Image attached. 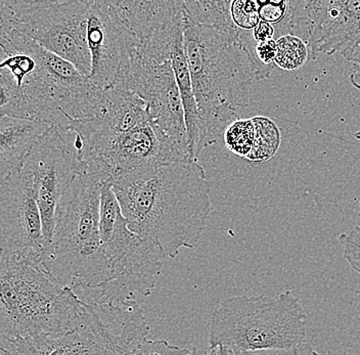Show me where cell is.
<instances>
[{
    "instance_id": "obj_31",
    "label": "cell",
    "mask_w": 360,
    "mask_h": 355,
    "mask_svg": "<svg viewBox=\"0 0 360 355\" xmlns=\"http://www.w3.org/2000/svg\"><path fill=\"white\" fill-rule=\"evenodd\" d=\"M11 28H13V26H11V21L0 17V44H1L2 39L10 32Z\"/></svg>"
},
{
    "instance_id": "obj_3",
    "label": "cell",
    "mask_w": 360,
    "mask_h": 355,
    "mask_svg": "<svg viewBox=\"0 0 360 355\" xmlns=\"http://www.w3.org/2000/svg\"><path fill=\"white\" fill-rule=\"evenodd\" d=\"M85 309L46 269L44 255L0 250V354L19 339L71 331Z\"/></svg>"
},
{
    "instance_id": "obj_19",
    "label": "cell",
    "mask_w": 360,
    "mask_h": 355,
    "mask_svg": "<svg viewBox=\"0 0 360 355\" xmlns=\"http://www.w3.org/2000/svg\"><path fill=\"white\" fill-rule=\"evenodd\" d=\"M186 15L193 21L219 28H233L231 15L233 0H184Z\"/></svg>"
},
{
    "instance_id": "obj_26",
    "label": "cell",
    "mask_w": 360,
    "mask_h": 355,
    "mask_svg": "<svg viewBox=\"0 0 360 355\" xmlns=\"http://www.w3.org/2000/svg\"><path fill=\"white\" fill-rule=\"evenodd\" d=\"M256 4L260 20L272 25L283 21L289 10V0H256Z\"/></svg>"
},
{
    "instance_id": "obj_13",
    "label": "cell",
    "mask_w": 360,
    "mask_h": 355,
    "mask_svg": "<svg viewBox=\"0 0 360 355\" xmlns=\"http://www.w3.org/2000/svg\"><path fill=\"white\" fill-rule=\"evenodd\" d=\"M87 42L91 53L89 77L101 89H109L122 78L139 44L116 8L101 0H89Z\"/></svg>"
},
{
    "instance_id": "obj_7",
    "label": "cell",
    "mask_w": 360,
    "mask_h": 355,
    "mask_svg": "<svg viewBox=\"0 0 360 355\" xmlns=\"http://www.w3.org/2000/svg\"><path fill=\"white\" fill-rule=\"evenodd\" d=\"M85 172L101 184L161 162L188 160V153L168 138L152 117L130 128H114L91 119L70 121Z\"/></svg>"
},
{
    "instance_id": "obj_29",
    "label": "cell",
    "mask_w": 360,
    "mask_h": 355,
    "mask_svg": "<svg viewBox=\"0 0 360 355\" xmlns=\"http://www.w3.org/2000/svg\"><path fill=\"white\" fill-rule=\"evenodd\" d=\"M252 31H253L252 37H253L254 41H256V44L274 39V33H276L272 24L267 23V22L262 21V20H260L257 26Z\"/></svg>"
},
{
    "instance_id": "obj_24",
    "label": "cell",
    "mask_w": 360,
    "mask_h": 355,
    "mask_svg": "<svg viewBox=\"0 0 360 355\" xmlns=\"http://www.w3.org/2000/svg\"><path fill=\"white\" fill-rule=\"evenodd\" d=\"M231 15L233 24L240 30H253L260 22L256 0H233Z\"/></svg>"
},
{
    "instance_id": "obj_6",
    "label": "cell",
    "mask_w": 360,
    "mask_h": 355,
    "mask_svg": "<svg viewBox=\"0 0 360 355\" xmlns=\"http://www.w3.org/2000/svg\"><path fill=\"white\" fill-rule=\"evenodd\" d=\"M85 303L77 327L60 336L26 337L11 343L6 354H193V349L150 340L143 309L134 298Z\"/></svg>"
},
{
    "instance_id": "obj_5",
    "label": "cell",
    "mask_w": 360,
    "mask_h": 355,
    "mask_svg": "<svg viewBox=\"0 0 360 355\" xmlns=\"http://www.w3.org/2000/svg\"><path fill=\"white\" fill-rule=\"evenodd\" d=\"M101 188L89 173H79L58 202L53 239L44 251L46 269L81 300L109 280L101 231Z\"/></svg>"
},
{
    "instance_id": "obj_10",
    "label": "cell",
    "mask_w": 360,
    "mask_h": 355,
    "mask_svg": "<svg viewBox=\"0 0 360 355\" xmlns=\"http://www.w3.org/2000/svg\"><path fill=\"white\" fill-rule=\"evenodd\" d=\"M22 168L32 176L46 249L53 239L58 202L73 179L85 172L75 132L56 125L47 128L29 150Z\"/></svg>"
},
{
    "instance_id": "obj_27",
    "label": "cell",
    "mask_w": 360,
    "mask_h": 355,
    "mask_svg": "<svg viewBox=\"0 0 360 355\" xmlns=\"http://www.w3.org/2000/svg\"><path fill=\"white\" fill-rule=\"evenodd\" d=\"M276 40L270 39L267 41L258 42L254 47V51H255L256 58H258L259 62L264 66L270 67V68L276 69V64H274V60H276Z\"/></svg>"
},
{
    "instance_id": "obj_18",
    "label": "cell",
    "mask_w": 360,
    "mask_h": 355,
    "mask_svg": "<svg viewBox=\"0 0 360 355\" xmlns=\"http://www.w3.org/2000/svg\"><path fill=\"white\" fill-rule=\"evenodd\" d=\"M328 1L330 0H289L288 30L290 34L302 38L309 51L314 46Z\"/></svg>"
},
{
    "instance_id": "obj_9",
    "label": "cell",
    "mask_w": 360,
    "mask_h": 355,
    "mask_svg": "<svg viewBox=\"0 0 360 355\" xmlns=\"http://www.w3.org/2000/svg\"><path fill=\"white\" fill-rule=\"evenodd\" d=\"M89 0H18L11 23L15 31L89 76Z\"/></svg>"
},
{
    "instance_id": "obj_15",
    "label": "cell",
    "mask_w": 360,
    "mask_h": 355,
    "mask_svg": "<svg viewBox=\"0 0 360 355\" xmlns=\"http://www.w3.org/2000/svg\"><path fill=\"white\" fill-rule=\"evenodd\" d=\"M360 42V0H330L310 49L314 60L321 53L347 55Z\"/></svg>"
},
{
    "instance_id": "obj_32",
    "label": "cell",
    "mask_w": 360,
    "mask_h": 355,
    "mask_svg": "<svg viewBox=\"0 0 360 355\" xmlns=\"http://www.w3.org/2000/svg\"><path fill=\"white\" fill-rule=\"evenodd\" d=\"M101 1L105 2V4H110L112 8H118L121 4H123L125 0H101Z\"/></svg>"
},
{
    "instance_id": "obj_1",
    "label": "cell",
    "mask_w": 360,
    "mask_h": 355,
    "mask_svg": "<svg viewBox=\"0 0 360 355\" xmlns=\"http://www.w3.org/2000/svg\"><path fill=\"white\" fill-rule=\"evenodd\" d=\"M128 226L167 258L195 249L212 213L211 186L197 160L148 164L112 181Z\"/></svg>"
},
{
    "instance_id": "obj_17",
    "label": "cell",
    "mask_w": 360,
    "mask_h": 355,
    "mask_svg": "<svg viewBox=\"0 0 360 355\" xmlns=\"http://www.w3.org/2000/svg\"><path fill=\"white\" fill-rule=\"evenodd\" d=\"M171 60L176 78L182 105H184V120H186V134H188V153L191 160H197L198 141H199V112L193 93L191 83L190 67L184 47V37L179 38L174 44L171 53Z\"/></svg>"
},
{
    "instance_id": "obj_8",
    "label": "cell",
    "mask_w": 360,
    "mask_h": 355,
    "mask_svg": "<svg viewBox=\"0 0 360 355\" xmlns=\"http://www.w3.org/2000/svg\"><path fill=\"white\" fill-rule=\"evenodd\" d=\"M101 231L109 280L89 292L83 302L150 296L167 257L159 245L129 228L111 183L101 184Z\"/></svg>"
},
{
    "instance_id": "obj_12",
    "label": "cell",
    "mask_w": 360,
    "mask_h": 355,
    "mask_svg": "<svg viewBox=\"0 0 360 355\" xmlns=\"http://www.w3.org/2000/svg\"><path fill=\"white\" fill-rule=\"evenodd\" d=\"M0 250L44 256L41 214L32 176L22 167L0 181Z\"/></svg>"
},
{
    "instance_id": "obj_34",
    "label": "cell",
    "mask_w": 360,
    "mask_h": 355,
    "mask_svg": "<svg viewBox=\"0 0 360 355\" xmlns=\"http://www.w3.org/2000/svg\"><path fill=\"white\" fill-rule=\"evenodd\" d=\"M359 214L360 217V198H359Z\"/></svg>"
},
{
    "instance_id": "obj_11",
    "label": "cell",
    "mask_w": 360,
    "mask_h": 355,
    "mask_svg": "<svg viewBox=\"0 0 360 355\" xmlns=\"http://www.w3.org/2000/svg\"><path fill=\"white\" fill-rule=\"evenodd\" d=\"M112 86L124 87L139 96L157 127L188 153L184 105L171 58L159 60L146 57L137 46L125 74Z\"/></svg>"
},
{
    "instance_id": "obj_28",
    "label": "cell",
    "mask_w": 360,
    "mask_h": 355,
    "mask_svg": "<svg viewBox=\"0 0 360 355\" xmlns=\"http://www.w3.org/2000/svg\"><path fill=\"white\" fill-rule=\"evenodd\" d=\"M344 58L352 64V72H351L350 80L351 84L355 89H360V42L356 46L353 47L347 55Z\"/></svg>"
},
{
    "instance_id": "obj_4",
    "label": "cell",
    "mask_w": 360,
    "mask_h": 355,
    "mask_svg": "<svg viewBox=\"0 0 360 355\" xmlns=\"http://www.w3.org/2000/svg\"><path fill=\"white\" fill-rule=\"evenodd\" d=\"M307 325L302 302L291 290L224 298L211 316L208 354H316L306 342Z\"/></svg>"
},
{
    "instance_id": "obj_16",
    "label": "cell",
    "mask_w": 360,
    "mask_h": 355,
    "mask_svg": "<svg viewBox=\"0 0 360 355\" xmlns=\"http://www.w3.org/2000/svg\"><path fill=\"white\" fill-rule=\"evenodd\" d=\"M49 127L36 119L0 117V181L22 167L29 150Z\"/></svg>"
},
{
    "instance_id": "obj_23",
    "label": "cell",
    "mask_w": 360,
    "mask_h": 355,
    "mask_svg": "<svg viewBox=\"0 0 360 355\" xmlns=\"http://www.w3.org/2000/svg\"><path fill=\"white\" fill-rule=\"evenodd\" d=\"M225 143L236 154L249 157L255 141V125L253 119L233 121L224 134Z\"/></svg>"
},
{
    "instance_id": "obj_2",
    "label": "cell",
    "mask_w": 360,
    "mask_h": 355,
    "mask_svg": "<svg viewBox=\"0 0 360 355\" xmlns=\"http://www.w3.org/2000/svg\"><path fill=\"white\" fill-rule=\"evenodd\" d=\"M247 36L236 27L199 24L186 15L184 47L199 112L198 156L240 118L254 81L266 79L274 71L259 62Z\"/></svg>"
},
{
    "instance_id": "obj_25",
    "label": "cell",
    "mask_w": 360,
    "mask_h": 355,
    "mask_svg": "<svg viewBox=\"0 0 360 355\" xmlns=\"http://www.w3.org/2000/svg\"><path fill=\"white\" fill-rule=\"evenodd\" d=\"M339 241L343 248L344 259L360 276V226H355L349 233H342Z\"/></svg>"
},
{
    "instance_id": "obj_22",
    "label": "cell",
    "mask_w": 360,
    "mask_h": 355,
    "mask_svg": "<svg viewBox=\"0 0 360 355\" xmlns=\"http://www.w3.org/2000/svg\"><path fill=\"white\" fill-rule=\"evenodd\" d=\"M0 117L29 118L22 91L11 74L2 68H0Z\"/></svg>"
},
{
    "instance_id": "obj_30",
    "label": "cell",
    "mask_w": 360,
    "mask_h": 355,
    "mask_svg": "<svg viewBox=\"0 0 360 355\" xmlns=\"http://www.w3.org/2000/svg\"><path fill=\"white\" fill-rule=\"evenodd\" d=\"M17 2L18 0H0V17L11 21L13 8Z\"/></svg>"
},
{
    "instance_id": "obj_21",
    "label": "cell",
    "mask_w": 360,
    "mask_h": 355,
    "mask_svg": "<svg viewBox=\"0 0 360 355\" xmlns=\"http://www.w3.org/2000/svg\"><path fill=\"white\" fill-rule=\"evenodd\" d=\"M276 46L278 49L274 64L278 68L294 71L305 65L309 49L302 38L292 34L281 36L276 40Z\"/></svg>"
},
{
    "instance_id": "obj_33",
    "label": "cell",
    "mask_w": 360,
    "mask_h": 355,
    "mask_svg": "<svg viewBox=\"0 0 360 355\" xmlns=\"http://www.w3.org/2000/svg\"><path fill=\"white\" fill-rule=\"evenodd\" d=\"M354 138L359 139V141H360V130H359V131L357 132H355Z\"/></svg>"
},
{
    "instance_id": "obj_20",
    "label": "cell",
    "mask_w": 360,
    "mask_h": 355,
    "mask_svg": "<svg viewBox=\"0 0 360 355\" xmlns=\"http://www.w3.org/2000/svg\"><path fill=\"white\" fill-rule=\"evenodd\" d=\"M255 125V141L248 160H267L274 156L280 146V131L276 125L264 117L253 118Z\"/></svg>"
},
{
    "instance_id": "obj_14",
    "label": "cell",
    "mask_w": 360,
    "mask_h": 355,
    "mask_svg": "<svg viewBox=\"0 0 360 355\" xmlns=\"http://www.w3.org/2000/svg\"><path fill=\"white\" fill-rule=\"evenodd\" d=\"M117 12L136 35L141 53L148 57L171 58L173 46L184 37V0H125Z\"/></svg>"
}]
</instances>
